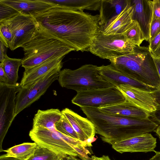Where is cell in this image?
Listing matches in <instances>:
<instances>
[{
  "label": "cell",
  "mask_w": 160,
  "mask_h": 160,
  "mask_svg": "<svg viewBox=\"0 0 160 160\" xmlns=\"http://www.w3.org/2000/svg\"><path fill=\"white\" fill-rule=\"evenodd\" d=\"M46 31L76 51H88L101 29L99 15L55 6L35 18Z\"/></svg>",
  "instance_id": "1"
},
{
  "label": "cell",
  "mask_w": 160,
  "mask_h": 160,
  "mask_svg": "<svg viewBox=\"0 0 160 160\" xmlns=\"http://www.w3.org/2000/svg\"><path fill=\"white\" fill-rule=\"evenodd\" d=\"M80 108L94 125L96 133L102 136V141L111 145L118 141L154 132L158 126L149 118L123 117L108 114L98 108Z\"/></svg>",
  "instance_id": "2"
},
{
  "label": "cell",
  "mask_w": 160,
  "mask_h": 160,
  "mask_svg": "<svg viewBox=\"0 0 160 160\" xmlns=\"http://www.w3.org/2000/svg\"><path fill=\"white\" fill-rule=\"evenodd\" d=\"M109 60L117 69L133 79L160 89V77L148 47L136 46L132 52Z\"/></svg>",
  "instance_id": "3"
},
{
  "label": "cell",
  "mask_w": 160,
  "mask_h": 160,
  "mask_svg": "<svg viewBox=\"0 0 160 160\" xmlns=\"http://www.w3.org/2000/svg\"><path fill=\"white\" fill-rule=\"evenodd\" d=\"M22 47L24 52L22 66L25 69L33 67L53 58L65 56L71 52L75 51L40 24L32 39Z\"/></svg>",
  "instance_id": "4"
},
{
  "label": "cell",
  "mask_w": 160,
  "mask_h": 160,
  "mask_svg": "<svg viewBox=\"0 0 160 160\" xmlns=\"http://www.w3.org/2000/svg\"><path fill=\"white\" fill-rule=\"evenodd\" d=\"M58 80L62 87L77 92L114 86L101 76L98 66L91 64L75 70L64 69L60 71Z\"/></svg>",
  "instance_id": "5"
},
{
  "label": "cell",
  "mask_w": 160,
  "mask_h": 160,
  "mask_svg": "<svg viewBox=\"0 0 160 160\" xmlns=\"http://www.w3.org/2000/svg\"><path fill=\"white\" fill-rule=\"evenodd\" d=\"M136 46L123 35H106L100 31L88 51L101 58L109 60L132 52Z\"/></svg>",
  "instance_id": "6"
},
{
  "label": "cell",
  "mask_w": 160,
  "mask_h": 160,
  "mask_svg": "<svg viewBox=\"0 0 160 160\" xmlns=\"http://www.w3.org/2000/svg\"><path fill=\"white\" fill-rule=\"evenodd\" d=\"M126 98L115 86L77 92L71 100L80 108H99L120 103Z\"/></svg>",
  "instance_id": "7"
},
{
  "label": "cell",
  "mask_w": 160,
  "mask_h": 160,
  "mask_svg": "<svg viewBox=\"0 0 160 160\" xmlns=\"http://www.w3.org/2000/svg\"><path fill=\"white\" fill-rule=\"evenodd\" d=\"M62 67L54 69L28 86L21 87L15 100V117L45 93L51 84L58 79Z\"/></svg>",
  "instance_id": "8"
},
{
  "label": "cell",
  "mask_w": 160,
  "mask_h": 160,
  "mask_svg": "<svg viewBox=\"0 0 160 160\" xmlns=\"http://www.w3.org/2000/svg\"><path fill=\"white\" fill-rule=\"evenodd\" d=\"M29 136L38 146L47 148L58 155L64 157L78 156L75 149L62 138L61 133L56 129L32 128Z\"/></svg>",
  "instance_id": "9"
},
{
  "label": "cell",
  "mask_w": 160,
  "mask_h": 160,
  "mask_svg": "<svg viewBox=\"0 0 160 160\" xmlns=\"http://www.w3.org/2000/svg\"><path fill=\"white\" fill-rule=\"evenodd\" d=\"M21 87L18 83L9 85L0 82V133L3 139L15 118L16 94Z\"/></svg>",
  "instance_id": "10"
},
{
  "label": "cell",
  "mask_w": 160,
  "mask_h": 160,
  "mask_svg": "<svg viewBox=\"0 0 160 160\" xmlns=\"http://www.w3.org/2000/svg\"><path fill=\"white\" fill-rule=\"evenodd\" d=\"M9 24L13 35L11 49L13 51L30 41L36 32L39 24L31 16L22 14L6 20Z\"/></svg>",
  "instance_id": "11"
},
{
  "label": "cell",
  "mask_w": 160,
  "mask_h": 160,
  "mask_svg": "<svg viewBox=\"0 0 160 160\" xmlns=\"http://www.w3.org/2000/svg\"><path fill=\"white\" fill-rule=\"evenodd\" d=\"M156 138L149 133H146L117 142L112 148L117 152L122 153L125 152H155Z\"/></svg>",
  "instance_id": "12"
},
{
  "label": "cell",
  "mask_w": 160,
  "mask_h": 160,
  "mask_svg": "<svg viewBox=\"0 0 160 160\" xmlns=\"http://www.w3.org/2000/svg\"><path fill=\"white\" fill-rule=\"evenodd\" d=\"M117 87L126 99L139 108L149 113L157 109V104L152 91H147L128 85Z\"/></svg>",
  "instance_id": "13"
},
{
  "label": "cell",
  "mask_w": 160,
  "mask_h": 160,
  "mask_svg": "<svg viewBox=\"0 0 160 160\" xmlns=\"http://www.w3.org/2000/svg\"><path fill=\"white\" fill-rule=\"evenodd\" d=\"M98 70L101 76L114 86L117 87L122 84L128 85L149 91L156 89L133 79L118 70L111 64L98 66Z\"/></svg>",
  "instance_id": "14"
},
{
  "label": "cell",
  "mask_w": 160,
  "mask_h": 160,
  "mask_svg": "<svg viewBox=\"0 0 160 160\" xmlns=\"http://www.w3.org/2000/svg\"><path fill=\"white\" fill-rule=\"evenodd\" d=\"M64 57L53 58L33 67L25 69L20 83V86H28L54 69L62 67V60Z\"/></svg>",
  "instance_id": "15"
},
{
  "label": "cell",
  "mask_w": 160,
  "mask_h": 160,
  "mask_svg": "<svg viewBox=\"0 0 160 160\" xmlns=\"http://www.w3.org/2000/svg\"><path fill=\"white\" fill-rule=\"evenodd\" d=\"M133 8L130 2L119 14L113 17L101 27L100 31L104 34L123 35L133 23Z\"/></svg>",
  "instance_id": "16"
},
{
  "label": "cell",
  "mask_w": 160,
  "mask_h": 160,
  "mask_svg": "<svg viewBox=\"0 0 160 160\" xmlns=\"http://www.w3.org/2000/svg\"><path fill=\"white\" fill-rule=\"evenodd\" d=\"M61 112L78 134L80 141L84 142L88 138L94 137L95 127L90 120L67 108L63 109Z\"/></svg>",
  "instance_id": "17"
},
{
  "label": "cell",
  "mask_w": 160,
  "mask_h": 160,
  "mask_svg": "<svg viewBox=\"0 0 160 160\" xmlns=\"http://www.w3.org/2000/svg\"><path fill=\"white\" fill-rule=\"evenodd\" d=\"M21 14L35 18L56 6L45 0H0Z\"/></svg>",
  "instance_id": "18"
},
{
  "label": "cell",
  "mask_w": 160,
  "mask_h": 160,
  "mask_svg": "<svg viewBox=\"0 0 160 160\" xmlns=\"http://www.w3.org/2000/svg\"><path fill=\"white\" fill-rule=\"evenodd\" d=\"M98 108L108 114L123 117L144 119L149 118L150 116V113L126 99L120 103Z\"/></svg>",
  "instance_id": "19"
},
{
  "label": "cell",
  "mask_w": 160,
  "mask_h": 160,
  "mask_svg": "<svg viewBox=\"0 0 160 160\" xmlns=\"http://www.w3.org/2000/svg\"><path fill=\"white\" fill-rule=\"evenodd\" d=\"M133 8L132 19L139 24L145 40L149 37V26L151 19V11L148 0H130Z\"/></svg>",
  "instance_id": "20"
},
{
  "label": "cell",
  "mask_w": 160,
  "mask_h": 160,
  "mask_svg": "<svg viewBox=\"0 0 160 160\" xmlns=\"http://www.w3.org/2000/svg\"><path fill=\"white\" fill-rule=\"evenodd\" d=\"M63 117L58 109L38 110L33 118L32 128H38L49 129H56L55 125Z\"/></svg>",
  "instance_id": "21"
},
{
  "label": "cell",
  "mask_w": 160,
  "mask_h": 160,
  "mask_svg": "<svg viewBox=\"0 0 160 160\" xmlns=\"http://www.w3.org/2000/svg\"><path fill=\"white\" fill-rule=\"evenodd\" d=\"M130 2V0H102L99 10L101 27L120 13Z\"/></svg>",
  "instance_id": "22"
},
{
  "label": "cell",
  "mask_w": 160,
  "mask_h": 160,
  "mask_svg": "<svg viewBox=\"0 0 160 160\" xmlns=\"http://www.w3.org/2000/svg\"><path fill=\"white\" fill-rule=\"evenodd\" d=\"M55 5L76 10H99L102 0H45Z\"/></svg>",
  "instance_id": "23"
},
{
  "label": "cell",
  "mask_w": 160,
  "mask_h": 160,
  "mask_svg": "<svg viewBox=\"0 0 160 160\" xmlns=\"http://www.w3.org/2000/svg\"><path fill=\"white\" fill-rule=\"evenodd\" d=\"M22 59L11 58L7 55L0 62L2 65L6 74L7 81L6 84L9 85H15L18 83V71L20 66L22 65Z\"/></svg>",
  "instance_id": "24"
},
{
  "label": "cell",
  "mask_w": 160,
  "mask_h": 160,
  "mask_svg": "<svg viewBox=\"0 0 160 160\" xmlns=\"http://www.w3.org/2000/svg\"><path fill=\"white\" fill-rule=\"evenodd\" d=\"M38 145L35 142H24L16 145L4 151L6 156L26 160L34 152Z\"/></svg>",
  "instance_id": "25"
},
{
  "label": "cell",
  "mask_w": 160,
  "mask_h": 160,
  "mask_svg": "<svg viewBox=\"0 0 160 160\" xmlns=\"http://www.w3.org/2000/svg\"><path fill=\"white\" fill-rule=\"evenodd\" d=\"M125 38L138 46L140 45L145 38L138 23L134 22L130 28L123 33Z\"/></svg>",
  "instance_id": "26"
},
{
  "label": "cell",
  "mask_w": 160,
  "mask_h": 160,
  "mask_svg": "<svg viewBox=\"0 0 160 160\" xmlns=\"http://www.w3.org/2000/svg\"><path fill=\"white\" fill-rule=\"evenodd\" d=\"M61 156H63L38 145L33 154L26 160H58Z\"/></svg>",
  "instance_id": "27"
},
{
  "label": "cell",
  "mask_w": 160,
  "mask_h": 160,
  "mask_svg": "<svg viewBox=\"0 0 160 160\" xmlns=\"http://www.w3.org/2000/svg\"><path fill=\"white\" fill-rule=\"evenodd\" d=\"M55 128L57 131L63 134L79 140L78 134L68 121L63 116L62 118L56 123Z\"/></svg>",
  "instance_id": "28"
},
{
  "label": "cell",
  "mask_w": 160,
  "mask_h": 160,
  "mask_svg": "<svg viewBox=\"0 0 160 160\" xmlns=\"http://www.w3.org/2000/svg\"><path fill=\"white\" fill-rule=\"evenodd\" d=\"M0 40L7 48L11 49L13 35L9 24L6 20L0 22Z\"/></svg>",
  "instance_id": "29"
},
{
  "label": "cell",
  "mask_w": 160,
  "mask_h": 160,
  "mask_svg": "<svg viewBox=\"0 0 160 160\" xmlns=\"http://www.w3.org/2000/svg\"><path fill=\"white\" fill-rule=\"evenodd\" d=\"M21 14L13 8L0 2V22L8 20Z\"/></svg>",
  "instance_id": "30"
},
{
  "label": "cell",
  "mask_w": 160,
  "mask_h": 160,
  "mask_svg": "<svg viewBox=\"0 0 160 160\" xmlns=\"http://www.w3.org/2000/svg\"><path fill=\"white\" fill-rule=\"evenodd\" d=\"M160 32V19L150 20L149 26L148 42H150Z\"/></svg>",
  "instance_id": "31"
},
{
  "label": "cell",
  "mask_w": 160,
  "mask_h": 160,
  "mask_svg": "<svg viewBox=\"0 0 160 160\" xmlns=\"http://www.w3.org/2000/svg\"><path fill=\"white\" fill-rule=\"evenodd\" d=\"M149 43L148 47L152 54L160 58V32Z\"/></svg>",
  "instance_id": "32"
},
{
  "label": "cell",
  "mask_w": 160,
  "mask_h": 160,
  "mask_svg": "<svg viewBox=\"0 0 160 160\" xmlns=\"http://www.w3.org/2000/svg\"><path fill=\"white\" fill-rule=\"evenodd\" d=\"M150 7L151 19H160V0H148Z\"/></svg>",
  "instance_id": "33"
},
{
  "label": "cell",
  "mask_w": 160,
  "mask_h": 160,
  "mask_svg": "<svg viewBox=\"0 0 160 160\" xmlns=\"http://www.w3.org/2000/svg\"><path fill=\"white\" fill-rule=\"evenodd\" d=\"M78 157L82 160H111L108 156L105 155L100 157H98L95 155L92 156L91 157L88 156L83 157L79 155Z\"/></svg>",
  "instance_id": "34"
},
{
  "label": "cell",
  "mask_w": 160,
  "mask_h": 160,
  "mask_svg": "<svg viewBox=\"0 0 160 160\" xmlns=\"http://www.w3.org/2000/svg\"><path fill=\"white\" fill-rule=\"evenodd\" d=\"M152 120L155 122L160 124V108L158 109L155 111L150 113Z\"/></svg>",
  "instance_id": "35"
},
{
  "label": "cell",
  "mask_w": 160,
  "mask_h": 160,
  "mask_svg": "<svg viewBox=\"0 0 160 160\" xmlns=\"http://www.w3.org/2000/svg\"><path fill=\"white\" fill-rule=\"evenodd\" d=\"M152 92L157 104V109L160 108V89H155Z\"/></svg>",
  "instance_id": "36"
},
{
  "label": "cell",
  "mask_w": 160,
  "mask_h": 160,
  "mask_svg": "<svg viewBox=\"0 0 160 160\" xmlns=\"http://www.w3.org/2000/svg\"><path fill=\"white\" fill-rule=\"evenodd\" d=\"M0 61L2 62L7 55L6 52L8 48L2 41L0 40Z\"/></svg>",
  "instance_id": "37"
},
{
  "label": "cell",
  "mask_w": 160,
  "mask_h": 160,
  "mask_svg": "<svg viewBox=\"0 0 160 160\" xmlns=\"http://www.w3.org/2000/svg\"><path fill=\"white\" fill-rule=\"evenodd\" d=\"M7 77L1 63H0V82L6 83Z\"/></svg>",
  "instance_id": "38"
},
{
  "label": "cell",
  "mask_w": 160,
  "mask_h": 160,
  "mask_svg": "<svg viewBox=\"0 0 160 160\" xmlns=\"http://www.w3.org/2000/svg\"><path fill=\"white\" fill-rule=\"evenodd\" d=\"M152 55L153 59L158 74L160 77V58L157 57L152 54Z\"/></svg>",
  "instance_id": "39"
},
{
  "label": "cell",
  "mask_w": 160,
  "mask_h": 160,
  "mask_svg": "<svg viewBox=\"0 0 160 160\" xmlns=\"http://www.w3.org/2000/svg\"><path fill=\"white\" fill-rule=\"evenodd\" d=\"M0 160H21L18 158L11 157L5 156L4 154L0 156Z\"/></svg>",
  "instance_id": "40"
},
{
  "label": "cell",
  "mask_w": 160,
  "mask_h": 160,
  "mask_svg": "<svg viewBox=\"0 0 160 160\" xmlns=\"http://www.w3.org/2000/svg\"><path fill=\"white\" fill-rule=\"evenodd\" d=\"M94 139H95L94 137H90L85 141L84 142H85L86 146H92V143L96 140H94Z\"/></svg>",
  "instance_id": "41"
},
{
  "label": "cell",
  "mask_w": 160,
  "mask_h": 160,
  "mask_svg": "<svg viewBox=\"0 0 160 160\" xmlns=\"http://www.w3.org/2000/svg\"><path fill=\"white\" fill-rule=\"evenodd\" d=\"M63 158L64 160H82L76 158V157L70 156H66L64 157Z\"/></svg>",
  "instance_id": "42"
},
{
  "label": "cell",
  "mask_w": 160,
  "mask_h": 160,
  "mask_svg": "<svg viewBox=\"0 0 160 160\" xmlns=\"http://www.w3.org/2000/svg\"><path fill=\"white\" fill-rule=\"evenodd\" d=\"M64 157L63 156H61L59 158L58 160H64L63 158Z\"/></svg>",
  "instance_id": "43"
}]
</instances>
